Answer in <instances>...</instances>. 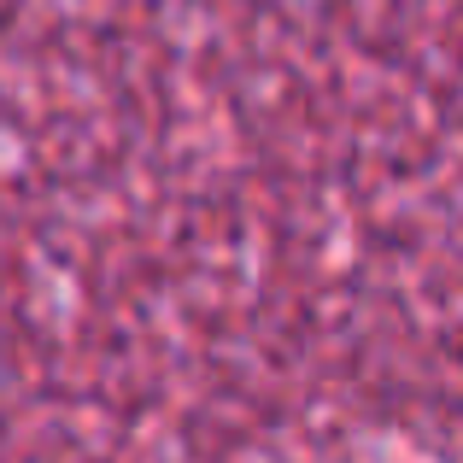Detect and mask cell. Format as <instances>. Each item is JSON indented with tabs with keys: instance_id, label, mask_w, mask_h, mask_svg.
<instances>
[]
</instances>
